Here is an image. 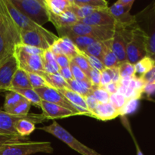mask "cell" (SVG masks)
Masks as SVG:
<instances>
[{
    "label": "cell",
    "mask_w": 155,
    "mask_h": 155,
    "mask_svg": "<svg viewBox=\"0 0 155 155\" xmlns=\"http://www.w3.org/2000/svg\"><path fill=\"white\" fill-rule=\"evenodd\" d=\"M58 37H68L71 36H89L98 41H106L112 39L114 30L104 27L89 25L79 21L72 26L56 29Z\"/></svg>",
    "instance_id": "6da1fadb"
},
{
    "label": "cell",
    "mask_w": 155,
    "mask_h": 155,
    "mask_svg": "<svg viewBox=\"0 0 155 155\" xmlns=\"http://www.w3.org/2000/svg\"><path fill=\"white\" fill-rule=\"evenodd\" d=\"M147 42L148 37L146 33L136 24L131 30L127 42V61L135 64L147 56Z\"/></svg>",
    "instance_id": "7a4b0ae2"
},
{
    "label": "cell",
    "mask_w": 155,
    "mask_h": 155,
    "mask_svg": "<svg viewBox=\"0 0 155 155\" xmlns=\"http://www.w3.org/2000/svg\"><path fill=\"white\" fill-rule=\"evenodd\" d=\"M14 6L27 18L39 26L49 21L44 0H10Z\"/></svg>",
    "instance_id": "3957f363"
},
{
    "label": "cell",
    "mask_w": 155,
    "mask_h": 155,
    "mask_svg": "<svg viewBox=\"0 0 155 155\" xmlns=\"http://www.w3.org/2000/svg\"><path fill=\"white\" fill-rule=\"evenodd\" d=\"M39 130L52 135L81 155H101L95 150L81 143L56 121H53L52 124L47 127H39Z\"/></svg>",
    "instance_id": "277c9868"
},
{
    "label": "cell",
    "mask_w": 155,
    "mask_h": 155,
    "mask_svg": "<svg viewBox=\"0 0 155 155\" xmlns=\"http://www.w3.org/2000/svg\"><path fill=\"white\" fill-rule=\"evenodd\" d=\"M54 149L49 142L24 141L8 144L0 148V155H32L36 153L51 154Z\"/></svg>",
    "instance_id": "5b68a950"
},
{
    "label": "cell",
    "mask_w": 155,
    "mask_h": 155,
    "mask_svg": "<svg viewBox=\"0 0 155 155\" xmlns=\"http://www.w3.org/2000/svg\"><path fill=\"white\" fill-rule=\"evenodd\" d=\"M5 3L6 5L8 12L10 13L12 19L15 21V24L18 27L20 33L23 31H27V30H34V31L39 32L42 35H43L50 43L52 45L55 41L58 39V36L54 35V33L50 32L47 29L44 28L42 26H39L29 19L28 18L21 14L15 6L12 5L10 0H4Z\"/></svg>",
    "instance_id": "8992f818"
},
{
    "label": "cell",
    "mask_w": 155,
    "mask_h": 155,
    "mask_svg": "<svg viewBox=\"0 0 155 155\" xmlns=\"http://www.w3.org/2000/svg\"><path fill=\"white\" fill-rule=\"evenodd\" d=\"M14 56L18 62V68L27 73H34L42 75L45 73L42 54H35L24 51L20 44H17L14 49Z\"/></svg>",
    "instance_id": "52a82bcc"
},
{
    "label": "cell",
    "mask_w": 155,
    "mask_h": 155,
    "mask_svg": "<svg viewBox=\"0 0 155 155\" xmlns=\"http://www.w3.org/2000/svg\"><path fill=\"white\" fill-rule=\"evenodd\" d=\"M131 6H124L117 2L108 8V11L117 23L116 27L127 29L136 24V16L130 13Z\"/></svg>",
    "instance_id": "ba28073f"
},
{
    "label": "cell",
    "mask_w": 155,
    "mask_h": 155,
    "mask_svg": "<svg viewBox=\"0 0 155 155\" xmlns=\"http://www.w3.org/2000/svg\"><path fill=\"white\" fill-rule=\"evenodd\" d=\"M34 90L38 94L42 101L61 106V107L72 110L73 112L77 114L78 115H81L57 89L51 87H43L36 89Z\"/></svg>",
    "instance_id": "9c48e42d"
},
{
    "label": "cell",
    "mask_w": 155,
    "mask_h": 155,
    "mask_svg": "<svg viewBox=\"0 0 155 155\" xmlns=\"http://www.w3.org/2000/svg\"><path fill=\"white\" fill-rule=\"evenodd\" d=\"M108 8L95 11L87 18L80 21V22L89 24V25L96 26V27H104V28L114 30L117 23L109 12Z\"/></svg>",
    "instance_id": "30bf717a"
},
{
    "label": "cell",
    "mask_w": 155,
    "mask_h": 155,
    "mask_svg": "<svg viewBox=\"0 0 155 155\" xmlns=\"http://www.w3.org/2000/svg\"><path fill=\"white\" fill-rule=\"evenodd\" d=\"M18 64L14 54L7 58L0 65V92L6 91L10 87L13 76L17 70Z\"/></svg>",
    "instance_id": "8fae6325"
},
{
    "label": "cell",
    "mask_w": 155,
    "mask_h": 155,
    "mask_svg": "<svg viewBox=\"0 0 155 155\" xmlns=\"http://www.w3.org/2000/svg\"><path fill=\"white\" fill-rule=\"evenodd\" d=\"M127 42L124 29L120 27H115L113 37L111 39V49L120 63L127 61L126 51Z\"/></svg>",
    "instance_id": "7c38bea8"
},
{
    "label": "cell",
    "mask_w": 155,
    "mask_h": 155,
    "mask_svg": "<svg viewBox=\"0 0 155 155\" xmlns=\"http://www.w3.org/2000/svg\"><path fill=\"white\" fill-rule=\"evenodd\" d=\"M20 43L36 47L42 50L48 49L51 45L49 41L43 35L34 30L21 32L20 36Z\"/></svg>",
    "instance_id": "4fadbf2b"
},
{
    "label": "cell",
    "mask_w": 155,
    "mask_h": 155,
    "mask_svg": "<svg viewBox=\"0 0 155 155\" xmlns=\"http://www.w3.org/2000/svg\"><path fill=\"white\" fill-rule=\"evenodd\" d=\"M41 103H42L41 109L42 110V115L45 117L46 120L61 119V118L69 117L78 115L69 109L52 104V103L47 102L45 101H42Z\"/></svg>",
    "instance_id": "5bb4252c"
},
{
    "label": "cell",
    "mask_w": 155,
    "mask_h": 155,
    "mask_svg": "<svg viewBox=\"0 0 155 155\" xmlns=\"http://www.w3.org/2000/svg\"><path fill=\"white\" fill-rule=\"evenodd\" d=\"M145 18L146 25L145 28H143L142 30L145 31L148 37L147 56L154 59L155 57V13L152 9L151 12H148Z\"/></svg>",
    "instance_id": "9a60e30c"
},
{
    "label": "cell",
    "mask_w": 155,
    "mask_h": 155,
    "mask_svg": "<svg viewBox=\"0 0 155 155\" xmlns=\"http://www.w3.org/2000/svg\"><path fill=\"white\" fill-rule=\"evenodd\" d=\"M58 91L63 95L80 114L91 117L90 113L88 110L86 100L83 96L69 89H61Z\"/></svg>",
    "instance_id": "2e32d148"
},
{
    "label": "cell",
    "mask_w": 155,
    "mask_h": 155,
    "mask_svg": "<svg viewBox=\"0 0 155 155\" xmlns=\"http://www.w3.org/2000/svg\"><path fill=\"white\" fill-rule=\"evenodd\" d=\"M23 118L25 117L11 114L5 110H0V135H18L15 130V124ZM30 120L32 121L31 120Z\"/></svg>",
    "instance_id": "e0dca14e"
},
{
    "label": "cell",
    "mask_w": 155,
    "mask_h": 155,
    "mask_svg": "<svg viewBox=\"0 0 155 155\" xmlns=\"http://www.w3.org/2000/svg\"><path fill=\"white\" fill-rule=\"evenodd\" d=\"M122 114L121 110L117 109L109 102L106 104H98L94 110L93 117L101 121H107Z\"/></svg>",
    "instance_id": "ac0fdd59"
},
{
    "label": "cell",
    "mask_w": 155,
    "mask_h": 155,
    "mask_svg": "<svg viewBox=\"0 0 155 155\" xmlns=\"http://www.w3.org/2000/svg\"><path fill=\"white\" fill-rule=\"evenodd\" d=\"M48 17L49 21L52 23L56 29L69 27L79 22L78 18L70 9L60 15H53L48 13Z\"/></svg>",
    "instance_id": "d6986e66"
},
{
    "label": "cell",
    "mask_w": 155,
    "mask_h": 155,
    "mask_svg": "<svg viewBox=\"0 0 155 155\" xmlns=\"http://www.w3.org/2000/svg\"><path fill=\"white\" fill-rule=\"evenodd\" d=\"M48 13L60 15L70 9L72 5L71 0H44Z\"/></svg>",
    "instance_id": "ffe728a7"
},
{
    "label": "cell",
    "mask_w": 155,
    "mask_h": 155,
    "mask_svg": "<svg viewBox=\"0 0 155 155\" xmlns=\"http://www.w3.org/2000/svg\"><path fill=\"white\" fill-rule=\"evenodd\" d=\"M8 89H33L29 80L27 73L18 68L14 74L10 87Z\"/></svg>",
    "instance_id": "44dd1931"
},
{
    "label": "cell",
    "mask_w": 155,
    "mask_h": 155,
    "mask_svg": "<svg viewBox=\"0 0 155 155\" xmlns=\"http://www.w3.org/2000/svg\"><path fill=\"white\" fill-rule=\"evenodd\" d=\"M54 42L59 47L62 54H64L69 59L70 61L78 54L79 49L68 37H60Z\"/></svg>",
    "instance_id": "7402d4cb"
},
{
    "label": "cell",
    "mask_w": 155,
    "mask_h": 155,
    "mask_svg": "<svg viewBox=\"0 0 155 155\" xmlns=\"http://www.w3.org/2000/svg\"><path fill=\"white\" fill-rule=\"evenodd\" d=\"M101 61L105 68H118L120 64L111 49V39L105 41V47L103 51Z\"/></svg>",
    "instance_id": "603a6c76"
},
{
    "label": "cell",
    "mask_w": 155,
    "mask_h": 155,
    "mask_svg": "<svg viewBox=\"0 0 155 155\" xmlns=\"http://www.w3.org/2000/svg\"><path fill=\"white\" fill-rule=\"evenodd\" d=\"M8 91L10 92H15L20 94L21 96L24 97L26 100L29 101L31 104V105L40 108L42 107V100L40 99L38 94L35 92L33 89H8Z\"/></svg>",
    "instance_id": "cb8c5ba5"
},
{
    "label": "cell",
    "mask_w": 155,
    "mask_h": 155,
    "mask_svg": "<svg viewBox=\"0 0 155 155\" xmlns=\"http://www.w3.org/2000/svg\"><path fill=\"white\" fill-rule=\"evenodd\" d=\"M44 71L45 74H56L59 72L60 68L56 62L54 54L49 48L45 50L42 54Z\"/></svg>",
    "instance_id": "d4e9b609"
},
{
    "label": "cell",
    "mask_w": 155,
    "mask_h": 155,
    "mask_svg": "<svg viewBox=\"0 0 155 155\" xmlns=\"http://www.w3.org/2000/svg\"><path fill=\"white\" fill-rule=\"evenodd\" d=\"M70 86V89L71 90L74 91L75 92L78 93L83 98L87 96L88 95L92 92V86L90 82H85V81H78L76 80H71L68 81Z\"/></svg>",
    "instance_id": "484cf974"
},
{
    "label": "cell",
    "mask_w": 155,
    "mask_h": 155,
    "mask_svg": "<svg viewBox=\"0 0 155 155\" xmlns=\"http://www.w3.org/2000/svg\"><path fill=\"white\" fill-rule=\"evenodd\" d=\"M42 77L45 79L51 88L59 90L61 89H70V86L66 80L61 76L59 73L56 74H42Z\"/></svg>",
    "instance_id": "4316f807"
},
{
    "label": "cell",
    "mask_w": 155,
    "mask_h": 155,
    "mask_svg": "<svg viewBox=\"0 0 155 155\" xmlns=\"http://www.w3.org/2000/svg\"><path fill=\"white\" fill-rule=\"evenodd\" d=\"M15 130L18 136H21L22 137H27L36 130V126H35V124H33L30 120L27 118H23L16 123Z\"/></svg>",
    "instance_id": "83f0119b"
},
{
    "label": "cell",
    "mask_w": 155,
    "mask_h": 155,
    "mask_svg": "<svg viewBox=\"0 0 155 155\" xmlns=\"http://www.w3.org/2000/svg\"><path fill=\"white\" fill-rule=\"evenodd\" d=\"M15 46L8 39L0 34V61L13 54Z\"/></svg>",
    "instance_id": "f1b7e54d"
},
{
    "label": "cell",
    "mask_w": 155,
    "mask_h": 155,
    "mask_svg": "<svg viewBox=\"0 0 155 155\" xmlns=\"http://www.w3.org/2000/svg\"><path fill=\"white\" fill-rule=\"evenodd\" d=\"M154 65L155 62L154 59L148 56H145L134 64L136 74H139V77H141L148 73Z\"/></svg>",
    "instance_id": "f546056e"
},
{
    "label": "cell",
    "mask_w": 155,
    "mask_h": 155,
    "mask_svg": "<svg viewBox=\"0 0 155 155\" xmlns=\"http://www.w3.org/2000/svg\"><path fill=\"white\" fill-rule=\"evenodd\" d=\"M25 99L20 94L15 92H10L8 91L5 94L4 102V109L5 112H9L17 104L21 101L22 100Z\"/></svg>",
    "instance_id": "4dcf8cb0"
},
{
    "label": "cell",
    "mask_w": 155,
    "mask_h": 155,
    "mask_svg": "<svg viewBox=\"0 0 155 155\" xmlns=\"http://www.w3.org/2000/svg\"><path fill=\"white\" fill-rule=\"evenodd\" d=\"M104 47H105V41H97L89 45V46L86 47L84 51H84L86 54L97 58L101 61Z\"/></svg>",
    "instance_id": "1f68e13d"
},
{
    "label": "cell",
    "mask_w": 155,
    "mask_h": 155,
    "mask_svg": "<svg viewBox=\"0 0 155 155\" xmlns=\"http://www.w3.org/2000/svg\"><path fill=\"white\" fill-rule=\"evenodd\" d=\"M68 38L71 39V42L74 44V45L80 51H84L86 47L89 46V45H91L93 42L98 41L92 37L85 36H68Z\"/></svg>",
    "instance_id": "d6a6232c"
},
{
    "label": "cell",
    "mask_w": 155,
    "mask_h": 155,
    "mask_svg": "<svg viewBox=\"0 0 155 155\" xmlns=\"http://www.w3.org/2000/svg\"><path fill=\"white\" fill-rule=\"evenodd\" d=\"M118 71H119V74L121 80L134 78L136 77L134 64L128 61L120 64V65L118 66Z\"/></svg>",
    "instance_id": "836d02e7"
},
{
    "label": "cell",
    "mask_w": 155,
    "mask_h": 155,
    "mask_svg": "<svg viewBox=\"0 0 155 155\" xmlns=\"http://www.w3.org/2000/svg\"><path fill=\"white\" fill-rule=\"evenodd\" d=\"M72 2L77 6H87L96 9L108 8V3L104 0H72Z\"/></svg>",
    "instance_id": "e575fe53"
},
{
    "label": "cell",
    "mask_w": 155,
    "mask_h": 155,
    "mask_svg": "<svg viewBox=\"0 0 155 155\" xmlns=\"http://www.w3.org/2000/svg\"><path fill=\"white\" fill-rule=\"evenodd\" d=\"M29 80L31 84L33 89H39L43 87H51L45 79L41 74H34V73H27Z\"/></svg>",
    "instance_id": "d590c367"
},
{
    "label": "cell",
    "mask_w": 155,
    "mask_h": 155,
    "mask_svg": "<svg viewBox=\"0 0 155 155\" xmlns=\"http://www.w3.org/2000/svg\"><path fill=\"white\" fill-rule=\"evenodd\" d=\"M131 100H129L126 98L125 96H124L123 95L120 93H116L114 94V95H110V103L114 106V107H116L118 110H121L123 113V110L124 109V107L127 106V104H128V102Z\"/></svg>",
    "instance_id": "8d00e7d4"
},
{
    "label": "cell",
    "mask_w": 155,
    "mask_h": 155,
    "mask_svg": "<svg viewBox=\"0 0 155 155\" xmlns=\"http://www.w3.org/2000/svg\"><path fill=\"white\" fill-rule=\"evenodd\" d=\"M91 93L99 104H106L110 102V95L103 88H92Z\"/></svg>",
    "instance_id": "74e56055"
},
{
    "label": "cell",
    "mask_w": 155,
    "mask_h": 155,
    "mask_svg": "<svg viewBox=\"0 0 155 155\" xmlns=\"http://www.w3.org/2000/svg\"><path fill=\"white\" fill-rule=\"evenodd\" d=\"M27 140H29L27 137H22L18 135H0V148L8 144L24 142Z\"/></svg>",
    "instance_id": "f35d334b"
},
{
    "label": "cell",
    "mask_w": 155,
    "mask_h": 155,
    "mask_svg": "<svg viewBox=\"0 0 155 155\" xmlns=\"http://www.w3.org/2000/svg\"><path fill=\"white\" fill-rule=\"evenodd\" d=\"M72 61L76 65L79 67L82 71L84 72V74H86V76H89V71H90L91 69V66L89 65V62L87 61L86 58L82 55L80 53V51H78V54L76 57L74 58V59L72 60Z\"/></svg>",
    "instance_id": "ab89813d"
},
{
    "label": "cell",
    "mask_w": 155,
    "mask_h": 155,
    "mask_svg": "<svg viewBox=\"0 0 155 155\" xmlns=\"http://www.w3.org/2000/svg\"><path fill=\"white\" fill-rule=\"evenodd\" d=\"M69 68L71 69V71L72 73L73 77H74V80H78V81L90 82L89 78L87 77V76L84 74V72L77 65H76L72 61H70Z\"/></svg>",
    "instance_id": "60d3db41"
},
{
    "label": "cell",
    "mask_w": 155,
    "mask_h": 155,
    "mask_svg": "<svg viewBox=\"0 0 155 155\" xmlns=\"http://www.w3.org/2000/svg\"><path fill=\"white\" fill-rule=\"evenodd\" d=\"M79 51H80V50H79ZM80 53L86 59V60H87V61L89 62L91 68L98 70L100 72H101V71H103L104 70L106 69V68H104V65H103V64L101 63V61H100L99 59L97 58L93 57V56L92 55H89V54L85 53L84 51H80Z\"/></svg>",
    "instance_id": "b9f144b4"
},
{
    "label": "cell",
    "mask_w": 155,
    "mask_h": 155,
    "mask_svg": "<svg viewBox=\"0 0 155 155\" xmlns=\"http://www.w3.org/2000/svg\"><path fill=\"white\" fill-rule=\"evenodd\" d=\"M100 77H101V72L98 70L91 68L88 78L92 84V88L100 87Z\"/></svg>",
    "instance_id": "7bdbcfd3"
},
{
    "label": "cell",
    "mask_w": 155,
    "mask_h": 155,
    "mask_svg": "<svg viewBox=\"0 0 155 155\" xmlns=\"http://www.w3.org/2000/svg\"><path fill=\"white\" fill-rule=\"evenodd\" d=\"M85 100H86V105H87V108L89 112L91 114V117H93V113L94 110H95L96 107L98 106V104L99 103L96 101L95 98H94L93 95H92V93H90L89 95H88L87 96L85 97Z\"/></svg>",
    "instance_id": "ee69618b"
},
{
    "label": "cell",
    "mask_w": 155,
    "mask_h": 155,
    "mask_svg": "<svg viewBox=\"0 0 155 155\" xmlns=\"http://www.w3.org/2000/svg\"><path fill=\"white\" fill-rule=\"evenodd\" d=\"M142 81L146 84H155V65L144 75L139 77Z\"/></svg>",
    "instance_id": "f6af8a7d"
},
{
    "label": "cell",
    "mask_w": 155,
    "mask_h": 155,
    "mask_svg": "<svg viewBox=\"0 0 155 155\" xmlns=\"http://www.w3.org/2000/svg\"><path fill=\"white\" fill-rule=\"evenodd\" d=\"M108 72L109 75H110L111 81L113 83H117L120 84V77L119 74V71H118V68H106Z\"/></svg>",
    "instance_id": "bcb514c9"
},
{
    "label": "cell",
    "mask_w": 155,
    "mask_h": 155,
    "mask_svg": "<svg viewBox=\"0 0 155 155\" xmlns=\"http://www.w3.org/2000/svg\"><path fill=\"white\" fill-rule=\"evenodd\" d=\"M56 62L60 68H68L70 64V60L64 55V54H57L54 55Z\"/></svg>",
    "instance_id": "7dc6e473"
},
{
    "label": "cell",
    "mask_w": 155,
    "mask_h": 155,
    "mask_svg": "<svg viewBox=\"0 0 155 155\" xmlns=\"http://www.w3.org/2000/svg\"><path fill=\"white\" fill-rule=\"evenodd\" d=\"M111 79L107 72V69L104 70L101 72V77H100V87H104L106 85L111 83Z\"/></svg>",
    "instance_id": "c3c4849f"
},
{
    "label": "cell",
    "mask_w": 155,
    "mask_h": 155,
    "mask_svg": "<svg viewBox=\"0 0 155 155\" xmlns=\"http://www.w3.org/2000/svg\"><path fill=\"white\" fill-rule=\"evenodd\" d=\"M104 89L105 91H107L110 95H114V94H116L118 92V89H119V84L117 83H115L111 82L109 84L106 85L104 87H101Z\"/></svg>",
    "instance_id": "681fc988"
},
{
    "label": "cell",
    "mask_w": 155,
    "mask_h": 155,
    "mask_svg": "<svg viewBox=\"0 0 155 155\" xmlns=\"http://www.w3.org/2000/svg\"><path fill=\"white\" fill-rule=\"evenodd\" d=\"M59 74H61L62 77L66 80L67 82L69 81V80H74V77H73L72 73H71V69L70 68H60L59 70Z\"/></svg>",
    "instance_id": "f907efd6"
},
{
    "label": "cell",
    "mask_w": 155,
    "mask_h": 155,
    "mask_svg": "<svg viewBox=\"0 0 155 155\" xmlns=\"http://www.w3.org/2000/svg\"><path fill=\"white\" fill-rule=\"evenodd\" d=\"M155 91V84H146L145 85L143 89V92H145L148 95L152 94Z\"/></svg>",
    "instance_id": "816d5d0a"
},
{
    "label": "cell",
    "mask_w": 155,
    "mask_h": 155,
    "mask_svg": "<svg viewBox=\"0 0 155 155\" xmlns=\"http://www.w3.org/2000/svg\"><path fill=\"white\" fill-rule=\"evenodd\" d=\"M117 2L124 6H131L132 7L135 1L134 0H118Z\"/></svg>",
    "instance_id": "f5cc1de1"
},
{
    "label": "cell",
    "mask_w": 155,
    "mask_h": 155,
    "mask_svg": "<svg viewBox=\"0 0 155 155\" xmlns=\"http://www.w3.org/2000/svg\"><path fill=\"white\" fill-rule=\"evenodd\" d=\"M134 142H135V144H136V155H144L143 153H142V150H141V148H139V145H138V143L136 142V141L135 140V138H134Z\"/></svg>",
    "instance_id": "db71d44e"
},
{
    "label": "cell",
    "mask_w": 155,
    "mask_h": 155,
    "mask_svg": "<svg viewBox=\"0 0 155 155\" xmlns=\"http://www.w3.org/2000/svg\"><path fill=\"white\" fill-rule=\"evenodd\" d=\"M153 10V12L155 13V2H154V4H153V6H152V8H151Z\"/></svg>",
    "instance_id": "11a10c76"
},
{
    "label": "cell",
    "mask_w": 155,
    "mask_h": 155,
    "mask_svg": "<svg viewBox=\"0 0 155 155\" xmlns=\"http://www.w3.org/2000/svg\"><path fill=\"white\" fill-rule=\"evenodd\" d=\"M5 60H3V61H0V65H1V64H2V62H3V61H5Z\"/></svg>",
    "instance_id": "9f6ffc18"
},
{
    "label": "cell",
    "mask_w": 155,
    "mask_h": 155,
    "mask_svg": "<svg viewBox=\"0 0 155 155\" xmlns=\"http://www.w3.org/2000/svg\"><path fill=\"white\" fill-rule=\"evenodd\" d=\"M154 62H155V57L154 58Z\"/></svg>",
    "instance_id": "6f0895ef"
},
{
    "label": "cell",
    "mask_w": 155,
    "mask_h": 155,
    "mask_svg": "<svg viewBox=\"0 0 155 155\" xmlns=\"http://www.w3.org/2000/svg\"><path fill=\"white\" fill-rule=\"evenodd\" d=\"M152 101H154V100H152Z\"/></svg>",
    "instance_id": "680465c9"
}]
</instances>
